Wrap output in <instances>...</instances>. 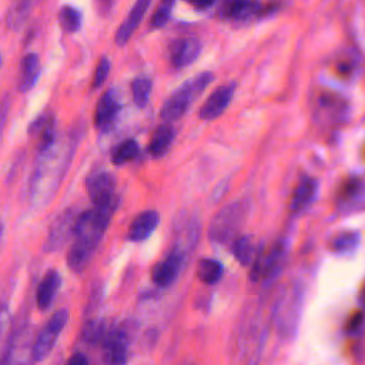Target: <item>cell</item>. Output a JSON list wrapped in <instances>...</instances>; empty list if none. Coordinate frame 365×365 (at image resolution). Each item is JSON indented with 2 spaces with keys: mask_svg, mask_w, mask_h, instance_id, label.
Segmentation results:
<instances>
[{
  "mask_svg": "<svg viewBox=\"0 0 365 365\" xmlns=\"http://www.w3.org/2000/svg\"><path fill=\"white\" fill-rule=\"evenodd\" d=\"M77 218L78 214H76L73 210H66L54 220L46 241L47 251H54L60 248L71 235H74Z\"/></svg>",
  "mask_w": 365,
  "mask_h": 365,
  "instance_id": "cell-11",
  "label": "cell"
},
{
  "mask_svg": "<svg viewBox=\"0 0 365 365\" xmlns=\"http://www.w3.org/2000/svg\"><path fill=\"white\" fill-rule=\"evenodd\" d=\"M248 212V204L242 200L222 207L211 221L210 238L215 242L231 241L241 230Z\"/></svg>",
  "mask_w": 365,
  "mask_h": 365,
  "instance_id": "cell-5",
  "label": "cell"
},
{
  "mask_svg": "<svg viewBox=\"0 0 365 365\" xmlns=\"http://www.w3.org/2000/svg\"><path fill=\"white\" fill-rule=\"evenodd\" d=\"M232 254L235 255L238 262L242 265L251 264L257 255L254 242L248 237L235 238V241L232 242Z\"/></svg>",
  "mask_w": 365,
  "mask_h": 365,
  "instance_id": "cell-28",
  "label": "cell"
},
{
  "mask_svg": "<svg viewBox=\"0 0 365 365\" xmlns=\"http://www.w3.org/2000/svg\"><path fill=\"white\" fill-rule=\"evenodd\" d=\"M304 291L299 284L292 282L284 287L281 294L278 295L272 312L271 319L277 331L284 336L289 338L295 334L302 311Z\"/></svg>",
  "mask_w": 365,
  "mask_h": 365,
  "instance_id": "cell-3",
  "label": "cell"
},
{
  "mask_svg": "<svg viewBox=\"0 0 365 365\" xmlns=\"http://www.w3.org/2000/svg\"><path fill=\"white\" fill-rule=\"evenodd\" d=\"M138 154V144L134 140H125L113 151L111 160L115 165H121L127 161H131Z\"/></svg>",
  "mask_w": 365,
  "mask_h": 365,
  "instance_id": "cell-31",
  "label": "cell"
},
{
  "mask_svg": "<svg viewBox=\"0 0 365 365\" xmlns=\"http://www.w3.org/2000/svg\"><path fill=\"white\" fill-rule=\"evenodd\" d=\"M67 321H68L67 309H60V311L54 312V315L50 318L47 325L38 332L36 341L33 342L31 352H33L34 361H41L50 354V351L53 349V346L57 341V336L63 331Z\"/></svg>",
  "mask_w": 365,
  "mask_h": 365,
  "instance_id": "cell-8",
  "label": "cell"
},
{
  "mask_svg": "<svg viewBox=\"0 0 365 365\" xmlns=\"http://www.w3.org/2000/svg\"><path fill=\"white\" fill-rule=\"evenodd\" d=\"M173 140H174V128L170 124L160 125L154 131V134H153V137L150 140V144H148L150 154L153 157L164 155L168 151Z\"/></svg>",
  "mask_w": 365,
  "mask_h": 365,
  "instance_id": "cell-24",
  "label": "cell"
},
{
  "mask_svg": "<svg viewBox=\"0 0 365 365\" xmlns=\"http://www.w3.org/2000/svg\"><path fill=\"white\" fill-rule=\"evenodd\" d=\"M265 335V325L261 318L259 309L248 317L240 329L238 351L242 361L247 365H257L259 354L262 351Z\"/></svg>",
  "mask_w": 365,
  "mask_h": 365,
  "instance_id": "cell-6",
  "label": "cell"
},
{
  "mask_svg": "<svg viewBox=\"0 0 365 365\" xmlns=\"http://www.w3.org/2000/svg\"><path fill=\"white\" fill-rule=\"evenodd\" d=\"M359 242V235L356 232H341L338 234L332 242L331 247L336 252H348L354 250Z\"/></svg>",
  "mask_w": 365,
  "mask_h": 365,
  "instance_id": "cell-32",
  "label": "cell"
},
{
  "mask_svg": "<svg viewBox=\"0 0 365 365\" xmlns=\"http://www.w3.org/2000/svg\"><path fill=\"white\" fill-rule=\"evenodd\" d=\"M0 234H1V224H0Z\"/></svg>",
  "mask_w": 365,
  "mask_h": 365,
  "instance_id": "cell-41",
  "label": "cell"
},
{
  "mask_svg": "<svg viewBox=\"0 0 365 365\" xmlns=\"http://www.w3.org/2000/svg\"><path fill=\"white\" fill-rule=\"evenodd\" d=\"M188 1L191 6H194L195 9H200V10H204V9H208L215 0H185Z\"/></svg>",
  "mask_w": 365,
  "mask_h": 365,
  "instance_id": "cell-38",
  "label": "cell"
},
{
  "mask_svg": "<svg viewBox=\"0 0 365 365\" xmlns=\"http://www.w3.org/2000/svg\"><path fill=\"white\" fill-rule=\"evenodd\" d=\"M234 91H235V84H232V83L220 86L218 88H215L212 91V94L201 106V108L198 111L200 118L210 121V120L220 117L225 111V108L230 106Z\"/></svg>",
  "mask_w": 365,
  "mask_h": 365,
  "instance_id": "cell-12",
  "label": "cell"
},
{
  "mask_svg": "<svg viewBox=\"0 0 365 365\" xmlns=\"http://www.w3.org/2000/svg\"><path fill=\"white\" fill-rule=\"evenodd\" d=\"M67 365H88V359H87V356L84 354L77 352V354L70 356Z\"/></svg>",
  "mask_w": 365,
  "mask_h": 365,
  "instance_id": "cell-37",
  "label": "cell"
},
{
  "mask_svg": "<svg viewBox=\"0 0 365 365\" xmlns=\"http://www.w3.org/2000/svg\"><path fill=\"white\" fill-rule=\"evenodd\" d=\"M361 315H356V317H354L352 319H351V322H349V329H356L359 325H361Z\"/></svg>",
  "mask_w": 365,
  "mask_h": 365,
  "instance_id": "cell-39",
  "label": "cell"
},
{
  "mask_svg": "<svg viewBox=\"0 0 365 365\" xmlns=\"http://www.w3.org/2000/svg\"><path fill=\"white\" fill-rule=\"evenodd\" d=\"M150 3H151V0H135L127 19L123 21V24L117 30V34H115L117 46H124L130 40V37L133 36V33L141 23Z\"/></svg>",
  "mask_w": 365,
  "mask_h": 365,
  "instance_id": "cell-19",
  "label": "cell"
},
{
  "mask_svg": "<svg viewBox=\"0 0 365 365\" xmlns=\"http://www.w3.org/2000/svg\"><path fill=\"white\" fill-rule=\"evenodd\" d=\"M106 335L104 331V324L101 321H91L84 327L83 331V338L90 342V344H96L98 341H103Z\"/></svg>",
  "mask_w": 365,
  "mask_h": 365,
  "instance_id": "cell-34",
  "label": "cell"
},
{
  "mask_svg": "<svg viewBox=\"0 0 365 365\" xmlns=\"http://www.w3.org/2000/svg\"><path fill=\"white\" fill-rule=\"evenodd\" d=\"M201 53V44L194 37H182L174 40L168 47L170 61L174 67L182 68L194 63Z\"/></svg>",
  "mask_w": 365,
  "mask_h": 365,
  "instance_id": "cell-13",
  "label": "cell"
},
{
  "mask_svg": "<svg viewBox=\"0 0 365 365\" xmlns=\"http://www.w3.org/2000/svg\"><path fill=\"white\" fill-rule=\"evenodd\" d=\"M108 73H110V60L106 58V57H101V60L98 61V66L96 68L94 77H93L91 88L97 90L100 86H103V83L106 81Z\"/></svg>",
  "mask_w": 365,
  "mask_h": 365,
  "instance_id": "cell-35",
  "label": "cell"
},
{
  "mask_svg": "<svg viewBox=\"0 0 365 365\" xmlns=\"http://www.w3.org/2000/svg\"><path fill=\"white\" fill-rule=\"evenodd\" d=\"M151 88H153V84H151V80L148 77L140 76L133 81L131 91H133V100H134L137 107L143 108V107L147 106V103L150 100Z\"/></svg>",
  "mask_w": 365,
  "mask_h": 365,
  "instance_id": "cell-29",
  "label": "cell"
},
{
  "mask_svg": "<svg viewBox=\"0 0 365 365\" xmlns=\"http://www.w3.org/2000/svg\"><path fill=\"white\" fill-rule=\"evenodd\" d=\"M83 16L81 11L73 6H63L58 11V23L67 33H76L81 29Z\"/></svg>",
  "mask_w": 365,
  "mask_h": 365,
  "instance_id": "cell-26",
  "label": "cell"
},
{
  "mask_svg": "<svg viewBox=\"0 0 365 365\" xmlns=\"http://www.w3.org/2000/svg\"><path fill=\"white\" fill-rule=\"evenodd\" d=\"M40 74V60L34 53H29L23 57L19 73V90L27 93L37 81Z\"/></svg>",
  "mask_w": 365,
  "mask_h": 365,
  "instance_id": "cell-22",
  "label": "cell"
},
{
  "mask_svg": "<svg viewBox=\"0 0 365 365\" xmlns=\"http://www.w3.org/2000/svg\"><path fill=\"white\" fill-rule=\"evenodd\" d=\"M29 134L34 135L37 138V148L40 153L46 151L50 148L56 140V125H54V118L50 114H41L37 117L29 127Z\"/></svg>",
  "mask_w": 365,
  "mask_h": 365,
  "instance_id": "cell-18",
  "label": "cell"
},
{
  "mask_svg": "<svg viewBox=\"0 0 365 365\" xmlns=\"http://www.w3.org/2000/svg\"><path fill=\"white\" fill-rule=\"evenodd\" d=\"M181 262H182V255L178 251L173 250L163 261L154 265L151 272L153 281L158 287H168L178 277Z\"/></svg>",
  "mask_w": 365,
  "mask_h": 365,
  "instance_id": "cell-16",
  "label": "cell"
},
{
  "mask_svg": "<svg viewBox=\"0 0 365 365\" xmlns=\"http://www.w3.org/2000/svg\"><path fill=\"white\" fill-rule=\"evenodd\" d=\"M104 358L108 365H125L128 352V335L123 328H113L103 338Z\"/></svg>",
  "mask_w": 365,
  "mask_h": 365,
  "instance_id": "cell-10",
  "label": "cell"
},
{
  "mask_svg": "<svg viewBox=\"0 0 365 365\" xmlns=\"http://www.w3.org/2000/svg\"><path fill=\"white\" fill-rule=\"evenodd\" d=\"M73 153L71 141L56 143L41 153L30 182V198L34 204H46L56 192Z\"/></svg>",
  "mask_w": 365,
  "mask_h": 365,
  "instance_id": "cell-2",
  "label": "cell"
},
{
  "mask_svg": "<svg viewBox=\"0 0 365 365\" xmlns=\"http://www.w3.org/2000/svg\"><path fill=\"white\" fill-rule=\"evenodd\" d=\"M0 64H1V56H0Z\"/></svg>",
  "mask_w": 365,
  "mask_h": 365,
  "instance_id": "cell-42",
  "label": "cell"
},
{
  "mask_svg": "<svg viewBox=\"0 0 365 365\" xmlns=\"http://www.w3.org/2000/svg\"><path fill=\"white\" fill-rule=\"evenodd\" d=\"M214 74L210 71L200 73L192 78L187 80L181 87H178L163 104L160 115L164 121H175L181 118L191 103L207 88L212 81Z\"/></svg>",
  "mask_w": 365,
  "mask_h": 365,
  "instance_id": "cell-4",
  "label": "cell"
},
{
  "mask_svg": "<svg viewBox=\"0 0 365 365\" xmlns=\"http://www.w3.org/2000/svg\"><path fill=\"white\" fill-rule=\"evenodd\" d=\"M11 318L7 307H0V365H3L11 345Z\"/></svg>",
  "mask_w": 365,
  "mask_h": 365,
  "instance_id": "cell-25",
  "label": "cell"
},
{
  "mask_svg": "<svg viewBox=\"0 0 365 365\" xmlns=\"http://www.w3.org/2000/svg\"><path fill=\"white\" fill-rule=\"evenodd\" d=\"M318 190L317 180L312 177H302L299 182L297 184L292 197H291V204L289 208L292 212H299L304 211L315 198Z\"/></svg>",
  "mask_w": 365,
  "mask_h": 365,
  "instance_id": "cell-20",
  "label": "cell"
},
{
  "mask_svg": "<svg viewBox=\"0 0 365 365\" xmlns=\"http://www.w3.org/2000/svg\"><path fill=\"white\" fill-rule=\"evenodd\" d=\"M60 284H61V278H60V274L57 271H48L46 274L41 284L38 285L37 295H36L38 309L44 311L51 305V302L54 299V295L60 288Z\"/></svg>",
  "mask_w": 365,
  "mask_h": 365,
  "instance_id": "cell-23",
  "label": "cell"
},
{
  "mask_svg": "<svg viewBox=\"0 0 365 365\" xmlns=\"http://www.w3.org/2000/svg\"><path fill=\"white\" fill-rule=\"evenodd\" d=\"M31 348L33 344H30L29 331L20 329L11 339V345L3 365H33L34 358Z\"/></svg>",
  "mask_w": 365,
  "mask_h": 365,
  "instance_id": "cell-14",
  "label": "cell"
},
{
  "mask_svg": "<svg viewBox=\"0 0 365 365\" xmlns=\"http://www.w3.org/2000/svg\"><path fill=\"white\" fill-rule=\"evenodd\" d=\"M98 1H101V3H110L111 0H98Z\"/></svg>",
  "mask_w": 365,
  "mask_h": 365,
  "instance_id": "cell-40",
  "label": "cell"
},
{
  "mask_svg": "<svg viewBox=\"0 0 365 365\" xmlns=\"http://www.w3.org/2000/svg\"><path fill=\"white\" fill-rule=\"evenodd\" d=\"M284 255H285V250H284V244L281 242H277L274 245H269L258 251L252 261V268L250 274L251 279L257 282L272 281L281 269Z\"/></svg>",
  "mask_w": 365,
  "mask_h": 365,
  "instance_id": "cell-7",
  "label": "cell"
},
{
  "mask_svg": "<svg viewBox=\"0 0 365 365\" xmlns=\"http://www.w3.org/2000/svg\"><path fill=\"white\" fill-rule=\"evenodd\" d=\"M259 4L255 0H221L218 4V16L225 20H247L257 14Z\"/></svg>",
  "mask_w": 365,
  "mask_h": 365,
  "instance_id": "cell-17",
  "label": "cell"
},
{
  "mask_svg": "<svg viewBox=\"0 0 365 365\" xmlns=\"http://www.w3.org/2000/svg\"><path fill=\"white\" fill-rule=\"evenodd\" d=\"M9 110H10V100H9V96H3V98L0 100V137H1V133H3V128H4V124H6V120H7V114H9Z\"/></svg>",
  "mask_w": 365,
  "mask_h": 365,
  "instance_id": "cell-36",
  "label": "cell"
},
{
  "mask_svg": "<svg viewBox=\"0 0 365 365\" xmlns=\"http://www.w3.org/2000/svg\"><path fill=\"white\" fill-rule=\"evenodd\" d=\"M115 205L117 202L94 205L93 208L78 214L74 241L67 257V264L74 272H81L88 265L110 224Z\"/></svg>",
  "mask_w": 365,
  "mask_h": 365,
  "instance_id": "cell-1",
  "label": "cell"
},
{
  "mask_svg": "<svg viewBox=\"0 0 365 365\" xmlns=\"http://www.w3.org/2000/svg\"><path fill=\"white\" fill-rule=\"evenodd\" d=\"M86 190L94 205H107L117 202L115 180L107 171H97L87 177Z\"/></svg>",
  "mask_w": 365,
  "mask_h": 365,
  "instance_id": "cell-9",
  "label": "cell"
},
{
  "mask_svg": "<svg viewBox=\"0 0 365 365\" xmlns=\"http://www.w3.org/2000/svg\"><path fill=\"white\" fill-rule=\"evenodd\" d=\"M160 217L157 211L147 210L138 214L128 228V238L133 241H143L151 235V232L157 228Z\"/></svg>",
  "mask_w": 365,
  "mask_h": 365,
  "instance_id": "cell-21",
  "label": "cell"
},
{
  "mask_svg": "<svg viewBox=\"0 0 365 365\" xmlns=\"http://www.w3.org/2000/svg\"><path fill=\"white\" fill-rule=\"evenodd\" d=\"M175 0H161L160 4L155 9V13L151 17V27L153 29H161L167 24Z\"/></svg>",
  "mask_w": 365,
  "mask_h": 365,
  "instance_id": "cell-33",
  "label": "cell"
},
{
  "mask_svg": "<svg viewBox=\"0 0 365 365\" xmlns=\"http://www.w3.org/2000/svg\"><path fill=\"white\" fill-rule=\"evenodd\" d=\"M31 6V0H17L13 7L10 9L9 14H7V24L10 29H19L26 17L29 16V10Z\"/></svg>",
  "mask_w": 365,
  "mask_h": 365,
  "instance_id": "cell-30",
  "label": "cell"
},
{
  "mask_svg": "<svg viewBox=\"0 0 365 365\" xmlns=\"http://www.w3.org/2000/svg\"><path fill=\"white\" fill-rule=\"evenodd\" d=\"M197 275L205 284H215L222 275V265L217 259L204 258L198 262Z\"/></svg>",
  "mask_w": 365,
  "mask_h": 365,
  "instance_id": "cell-27",
  "label": "cell"
},
{
  "mask_svg": "<svg viewBox=\"0 0 365 365\" xmlns=\"http://www.w3.org/2000/svg\"><path fill=\"white\" fill-rule=\"evenodd\" d=\"M118 111H120V103L117 100V94L113 90L106 91L100 97L96 107V114H94L96 127L103 131L108 130L114 124L118 115Z\"/></svg>",
  "mask_w": 365,
  "mask_h": 365,
  "instance_id": "cell-15",
  "label": "cell"
}]
</instances>
